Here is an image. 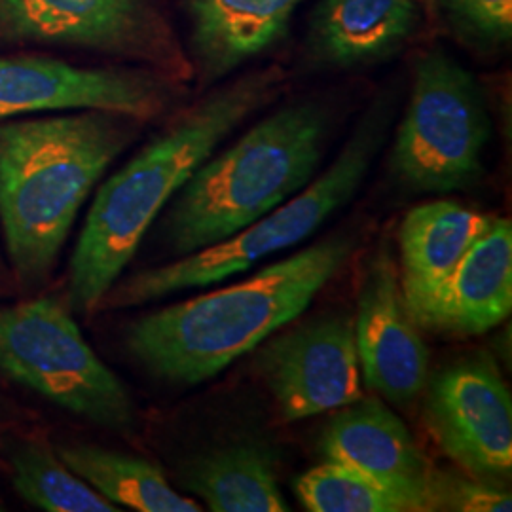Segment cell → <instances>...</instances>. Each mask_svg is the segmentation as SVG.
Returning a JSON list of instances; mask_svg holds the SVG:
<instances>
[{"label":"cell","instance_id":"1","mask_svg":"<svg viewBox=\"0 0 512 512\" xmlns=\"http://www.w3.org/2000/svg\"><path fill=\"white\" fill-rule=\"evenodd\" d=\"M283 80L279 67H268L228 82L184 110L101 184L71 258L73 310H99L167 203L234 129L277 99Z\"/></svg>","mask_w":512,"mask_h":512},{"label":"cell","instance_id":"2","mask_svg":"<svg viewBox=\"0 0 512 512\" xmlns=\"http://www.w3.org/2000/svg\"><path fill=\"white\" fill-rule=\"evenodd\" d=\"M355 249L357 236L338 232L236 285L150 311L126 329V349L165 384H202L300 317Z\"/></svg>","mask_w":512,"mask_h":512},{"label":"cell","instance_id":"3","mask_svg":"<svg viewBox=\"0 0 512 512\" xmlns=\"http://www.w3.org/2000/svg\"><path fill=\"white\" fill-rule=\"evenodd\" d=\"M137 122L105 110L0 120V222L25 287L48 279L80 207L131 143Z\"/></svg>","mask_w":512,"mask_h":512},{"label":"cell","instance_id":"4","mask_svg":"<svg viewBox=\"0 0 512 512\" xmlns=\"http://www.w3.org/2000/svg\"><path fill=\"white\" fill-rule=\"evenodd\" d=\"M329 129V110L298 101L207 158L164 209L160 236L169 253L207 249L291 200L313 179Z\"/></svg>","mask_w":512,"mask_h":512},{"label":"cell","instance_id":"5","mask_svg":"<svg viewBox=\"0 0 512 512\" xmlns=\"http://www.w3.org/2000/svg\"><path fill=\"white\" fill-rule=\"evenodd\" d=\"M391 114L384 97L378 99L363 116L338 158L317 181L304 186L291 200L232 238L181 256L171 264L116 281L99 308H133L169 294L207 287L247 272L256 262L279 251L300 245L357 194L384 147Z\"/></svg>","mask_w":512,"mask_h":512},{"label":"cell","instance_id":"6","mask_svg":"<svg viewBox=\"0 0 512 512\" xmlns=\"http://www.w3.org/2000/svg\"><path fill=\"white\" fill-rule=\"evenodd\" d=\"M492 122L473 73L433 50L414 65V82L391 150V171L410 190L448 194L484 175Z\"/></svg>","mask_w":512,"mask_h":512},{"label":"cell","instance_id":"7","mask_svg":"<svg viewBox=\"0 0 512 512\" xmlns=\"http://www.w3.org/2000/svg\"><path fill=\"white\" fill-rule=\"evenodd\" d=\"M0 374L110 431L129 433L135 427L126 385L54 298L0 304Z\"/></svg>","mask_w":512,"mask_h":512},{"label":"cell","instance_id":"8","mask_svg":"<svg viewBox=\"0 0 512 512\" xmlns=\"http://www.w3.org/2000/svg\"><path fill=\"white\" fill-rule=\"evenodd\" d=\"M0 42L80 48L186 73V61L154 0H0Z\"/></svg>","mask_w":512,"mask_h":512},{"label":"cell","instance_id":"9","mask_svg":"<svg viewBox=\"0 0 512 512\" xmlns=\"http://www.w3.org/2000/svg\"><path fill=\"white\" fill-rule=\"evenodd\" d=\"M423 393V423L444 456L478 478L511 476V391L490 355H467L440 368Z\"/></svg>","mask_w":512,"mask_h":512},{"label":"cell","instance_id":"10","mask_svg":"<svg viewBox=\"0 0 512 512\" xmlns=\"http://www.w3.org/2000/svg\"><path fill=\"white\" fill-rule=\"evenodd\" d=\"M253 368L285 421L306 420L363 399L355 323L348 313L310 319L255 348Z\"/></svg>","mask_w":512,"mask_h":512},{"label":"cell","instance_id":"11","mask_svg":"<svg viewBox=\"0 0 512 512\" xmlns=\"http://www.w3.org/2000/svg\"><path fill=\"white\" fill-rule=\"evenodd\" d=\"M173 99L171 84L148 71L0 55V120L54 110H105L145 122L164 114Z\"/></svg>","mask_w":512,"mask_h":512},{"label":"cell","instance_id":"12","mask_svg":"<svg viewBox=\"0 0 512 512\" xmlns=\"http://www.w3.org/2000/svg\"><path fill=\"white\" fill-rule=\"evenodd\" d=\"M353 323L365 384L399 406L418 399L429 378V349L406 306L399 264L385 239L366 260Z\"/></svg>","mask_w":512,"mask_h":512},{"label":"cell","instance_id":"13","mask_svg":"<svg viewBox=\"0 0 512 512\" xmlns=\"http://www.w3.org/2000/svg\"><path fill=\"white\" fill-rule=\"evenodd\" d=\"M321 454L346 465L404 499L412 512H425L433 465L397 414L378 399H359L327 423Z\"/></svg>","mask_w":512,"mask_h":512},{"label":"cell","instance_id":"14","mask_svg":"<svg viewBox=\"0 0 512 512\" xmlns=\"http://www.w3.org/2000/svg\"><path fill=\"white\" fill-rule=\"evenodd\" d=\"M511 310L512 224L494 219L414 321L440 334L475 336L503 323Z\"/></svg>","mask_w":512,"mask_h":512},{"label":"cell","instance_id":"15","mask_svg":"<svg viewBox=\"0 0 512 512\" xmlns=\"http://www.w3.org/2000/svg\"><path fill=\"white\" fill-rule=\"evenodd\" d=\"M492 220L490 215L446 200L421 203L406 213L399 228V274L414 319L431 304Z\"/></svg>","mask_w":512,"mask_h":512},{"label":"cell","instance_id":"16","mask_svg":"<svg viewBox=\"0 0 512 512\" xmlns=\"http://www.w3.org/2000/svg\"><path fill=\"white\" fill-rule=\"evenodd\" d=\"M192 50L207 82L268 52L289 31L304 0H183Z\"/></svg>","mask_w":512,"mask_h":512},{"label":"cell","instance_id":"17","mask_svg":"<svg viewBox=\"0 0 512 512\" xmlns=\"http://www.w3.org/2000/svg\"><path fill=\"white\" fill-rule=\"evenodd\" d=\"M420 23L414 0H323L310 23L311 54L338 69L395 54Z\"/></svg>","mask_w":512,"mask_h":512},{"label":"cell","instance_id":"18","mask_svg":"<svg viewBox=\"0 0 512 512\" xmlns=\"http://www.w3.org/2000/svg\"><path fill=\"white\" fill-rule=\"evenodd\" d=\"M179 482L213 512H285L274 459L253 442L213 448L184 461Z\"/></svg>","mask_w":512,"mask_h":512},{"label":"cell","instance_id":"19","mask_svg":"<svg viewBox=\"0 0 512 512\" xmlns=\"http://www.w3.org/2000/svg\"><path fill=\"white\" fill-rule=\"evenodd\" d=\"M55 452L74 475L114 505L141 512L202 511L196 499L173 490L164 473L147 459L84 442L61 444Z\"/></svg>","mask_w":512,"mask_h":512},{"label":"cell","instance_id":"20","mask_svg":"<svg viewBox=\"0 0 512 512\" xmlns=\"http://www.w3.org/2000/svg\"><path fill=\"white\" fill-rule=\"evenodd\" d=\"M10 478L19 497L46 512H118L120 507L97 494L88 482L59 459L48 444L19 442L8 456Z\"/></svg>","mask_w":512,"mask_h":512},{"label":"cell","instance_id":"21","mask_svg":"<svg viewBox=\"0 0 512 512\" xmlns=\"http://www.w3.org/2000/svg\"><path fill=\"white\" fill-rule=\"evenodd\" d=\"M294 494L310 512H412L399 495L332 461L298 476Z\"/></svg>","mask_w":512,"mask_h":512},{"label":"cell","instance_id":"22","mask_svg":"<svg viewBox=\"0 0 512 512\" xmlns=\"http://www.w3.org/2000/svg\"><path fill=\"white\" fill-rule=\"evenodd\" d=\"M427 511L509 512L512 511V495L501 482L433 467L425 494Z\"/></svg>","mask_w":512,"mask_h":512},{"label":"cell","instance_id":"23","mask_svg":"<svg viewBox=\"0 0 512 512\" xmlns=\"http://www.w3.org/2000/svg\"><path fill=\"white\" fill-rule=\"evenodd\" d=\"M459 35L480 44H505L512 37V0H439Z\"/></svg>","mask_w":512,"mask_h":512},{"label":"cell","instance_id":"24","mask_svg":"<svg viewBox=\"0 0 512 512\" xmlns=\"http://www.w3.org/2000/svg\"><path fill=\"white\" fill-rule=\"evenodd\" d=\"M2 509H4V507H2V503H0V511H2Z\"/></svg>","mask_w":512,"mask_h":512}]
</instances>
